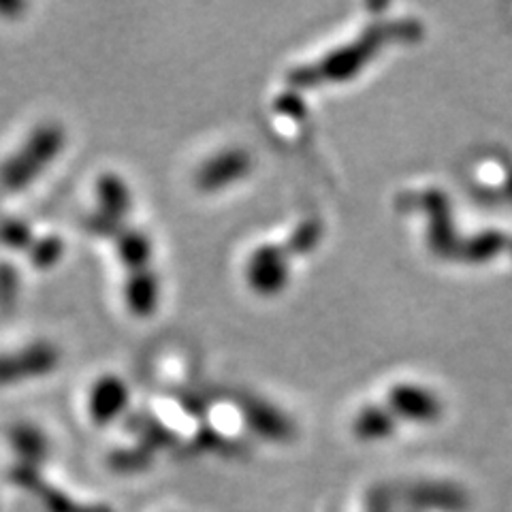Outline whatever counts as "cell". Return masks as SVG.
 <instances>
[{
  "instance_id": "cell-1",
  "label": "cell",
  "mask_w": 512,
  "mask_h": 512,
  "mask_svg": "<svg viewBox=\"0 0 512 512\" xmlns=\"http://www.w3.org/2000/svg\"><path fill=\"white\" fill-rule=\"evenodd\" d=\"M64 148V131L56 122H45L32 131L18 152L0 165V188L9 195L26 190L50 167Z\"/></svg>"
},
{
  "instance_id": "cell-2",
  "label": "cell",
  "mask_w": 512,
  "mask_h": 512,
  "mask_svg": "<svg viewBox=\"0 0 512 512\" xmlns=\"http://www.w3.org/2000/svg\"><path fill=\"white\" fill-rule=\"evenodd\" d=\"M60 350L52 342H32L9 355H0V384H15L43 378L58 370Z\"/></svg>"
},
{
  "instance_id": "cell-3",
  "label": "cell",
  "mask_w": 512,
  "mask_h": 512,
  "mask_svg": "<svg viewBox=\"0 0 512 512\" xmlns=\"http://www.w3.org/2000/svg\"><path fill=\"white\" fill-rule=\"evenodd\" d=\"M246 278L256 295H280L291 280V252L278 244L259 246L250 254Z\"/></svg>"
},
{
  "instance_id": "cell-4",
  "label": "cell",
  "mask_w": 512,
  "mask_h": 512,
  "mask_svg": "<svg viewBox=\"0 0 512 512\" xmlns=\"http://www.w3.org/2000/svg\"><path fill=\"white\" fill-rule=\"evenodd\" d=\"M254 160L250 152L242 148H229L222 150L216 156L199 167L197 171V188L201 192H218L222 188H227L235 182H242L246 175H250Z\"/></svg>"
},
{
  "instance_id": "cell-5",
  "label": "cell",
  "mask_w": 512,
  "mask_h": 512,
  "mask_svg": "<svg viewBox=\"0 0 512 512\" xmlns=\"http://www.w3.org/2000/svg\"><path fill=\"white\" fill-rule=\"evenodd\" d=\"M128 399H131V393H128V387L122 378L118 376L99 378L94 382L90 399H88L92 421L99 425L116 421L118 416L126 410Z\"/></svg>"
},
{
  "instance_id": "cell-6",
  "label": "cell",
  "mask_w": 512,
  "mask_h": 512,
  "mask_svg": "<svg viewBox=\"0 0 512 512\" xmlns=\"http://www.w3.org/2000/svg\"><path fill=\"white\" fill-rule=\"evenodd\" d=\"M124 301L137 318H148L156 312L160 301V280L152 267L128 274L124 282Z\"/></svg>"
},
{
  "instance_id": "cell-7",
  "label": "cell",
  "mask_w": 512,
  "mask_h": 512,
  "mask_svg": "<svg viewBox=\"0 0 512 512\" xmlns=\"http://www.w3.org/2000/svg\"><path fill=\"white\" fill-rule=\"evenodd\" d=\"M96 199H99V214L111 222L124 224L126 216L133 210V197L128 184L114 173H105L96 182Z\"/></svg>"
},
{
  "instance_id": "cell-8",
  "label": "cell",
  "mask_w": 512,
  "mask_h": 512,
  "mask_svg": "<svg viewBox=\"0 0 512 512\" xmlns=\"http://www.w3.org/2000/svg\"><path fill=\"white\" fill-rule=\"evenodd\" d=\"M116 250L118 259L122 261L128 274L148 269L154 256V246L150 242V237L139 229H122L116 235Z\"/></svg>"
},
{
  "instance_id": "cell-9",
  "label": "cell",
  "mask_w": 512,
  "mask_h": 512,
  "mask_svg": "<svg viewBox=\"0 0 512 512\" xmlns=\"http://www.w3.org/2000/svg\"><path fill=\"white\" fill-rule=\"evenodd\" d=\"M246 414H248L250 425L254 429H259L263 436L282 438V436H288V431H291L286 416L282 412H278L276 408L267 406V404L252 402L250 408L246 410Z\"/></svg>"
},
{
  "instance_id": "cell-10",
  "label": "cell",
  "mask_w": 512,
  "mask_h": 512,
  "mask_svg": "<svg viewBox=\"0 0 512 512\" xmlns=\"http://www.w3.org/2000/svg\"><path fill=\"white\" fill-rule=\"evenodd\" d=\"M35 239L37 237L26 220L13 216L0 218V244H5L11 250H28Z\"/></svg>"
},
{
  "instance_id": "cell-11",
  "label": "cell",
  "mask_w": 512,
  "mask_h": 512,
  "mask_svg": "<svg viewBox=\"0 0 512 512\" xmlns=\"http://www.w3.org/2000/svg\"><path fill=\"white\" fill-rule=\"evenodd\" d=\"M11 442L15 446V451H18L22 457H26L30 461L39 459L47 451V442H45L43 434L32 425L15 427L13 434H11Z\"/></svg>"
},
{
  "instance_id": "cell-12",
  "label": "cell",
  "mask_w": 512,
  "mask_h": 512,
  "mask_svg": "<svg viewBox=\"0 0 512 512\" xmlns=\"http://www.w3.org/2000/svg\"><path fill=\"white\" fill-rule=\"evenodd\" d=\"M30 252V263L39 267V269H50L54 267L64 254V244L60 242V237L47 235L41 239H35L32 246L28 248Z\"/></svg>"
}]
</instances>
